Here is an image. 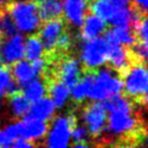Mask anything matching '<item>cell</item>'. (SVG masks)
Wrapping results in <instances>:
<instances>
[{
  "instance_id": "cell-1",
  "label": "cell",
  "mask_w": 148,
  "mask_h": 148,
  "mask_svg": "<svg viewBox=\"0 0 148 148\" xmlns=\"http://www.w3.org/2000/svg\"><path fill=\"white\" fill-rule=\"evenodd\" d=\"M107 116L105 131L111 136L130 134L137 127V119L134 115V106L127 96L117 95L104 101Z\"/></svg>"
},
{
  "instance_id": "cell-2",
  "label": "cell",
  "mask_w": 148,
  "mask_h": 148,
  "mask_svg": "<svg viewBox=\"0 0 148 148\" xmlns=\"http://www.w3.org/2000/svg\"><path fill=\"white\" fill-rule=\"evenodd\" d=\"M123 91V82L116 70L101 67L93 74L88 99L95 102H104L114 96L120 95Z\"/></svg>"
},
{
  "instance_id": "cell-3",
  "label": "cell",
  "mask_w": 148,
  "mask_h": 148,
  "mask_svg": "<svg viewBox=\"0 0 148 148\" xmlns=\"http://www.w3.org/2000/svg\"><path fill=\"white\" fill-rule=\"evenodd\" d=\"M8 14L21 34H35L41 26L38 5L34 0H17L9 3Z\"/></svg>"
},
{
  "instance_id": "cell-4",
  "label": "cell",
  "mask_w": 148,
  "mask_h": 148,
  "mask_svg": "<svg viewBox=\"0 0 148 148\" xmlns=\"http://www.w3.org/2000/svg\"><path fill=\"white\" fill-rule=\"evenodd\" d=\"M123 90L127 97L134 99L138 102L147 104L148 74L145 63L136 62L127 67L122 73Z\"/></svg>"
},
{
  "instance_id": "cell-5",
  "label": "cell",
  "mask_w": 148,
  "mask_h": 148,
  "mask_svg": "<svg viewBox=\"0 0 148 148\" xmlns=\"http://www.w3.org/2000/svg\"><path fill=\"white\" fill-rule=\"evenodd\" d=\"M109 43L103 37L84 40L79 52L80 63L88 70H96L107 63Z\"/></svg>"
},
{
  "instance_id": "cell-6",
  "label": "cell",
  "mask_w": 148,
  "mask_h": 148,
  "mask_svg": "<svg viewBox=\"0 0 148 148\" xmlns=\"http://www.w3.org/2000/svg\"><path fill=\"white\" fill-rule=\"evenodd\" d=\"M76 124L74 115L55 117L45 135V145L50 148L68 147L71 142V131Z\"/></svg>"
},
{
  "instance_id": "cell-7",
  "label": "cell",
  "mask_w": 148,
  "mask_h": 148,
  "mask_svg": "<svg viewBox=\"0 0 148 148\" xmlns=\"http://www.w3.org/2000/svg\"><path fill=\"white\" fill-rule=\"evenodd\" d=\"M82 120L90 135L94 137L101 135L105 131L107 121V111L102 102L94 101L88 105L82 111Z\"/></svg>"
},
{
  "instance_id": "cell-8",
  "label": "cell",
  "mask_w": 148,
  "mask_h": 148,
  "mask_svg": "<svg viewBox=\"0 0 148 148\" xmlns=\"http://www.w3.org/2000/svg\"><path fill=\"white\" fill-rule=\"evenodd\" d=\"M24 40L21 33L0 39V60L2 64L13 65L24 58Z\"/></svg>"
},
{
  "instance_id": "cell-9",
  "label": "cell",
  "mask_w": 148,
  "mask_h": 148,
  "mask_svg": "<svg viewBox=\"0 0 148 148\" xmlns=\"http://www.w3.org/2000/svg\"><path fill=\"white\" fill-rule=\"evenodd\" d=\"M39 38L41 39L45 51H53L56 49V42L60 36L65 32V22L61 17L45 21L39 27Z\"/></svg>"
},
{
  "instance_id": "cell-10",
  "label": "cell",
  "mask_w": 148,
  "mask_h": 148,
  "mask_svg": "<svg viewBox=\"0 0 148 148\" xmlns=\"http://www.w3.org/2000/svg\"><path fill=\"white\" fill-rule=\"evenodd\" d=\"M17 127H18V136L35 144L45 138L49 125L45 121L24 117L22 121L17 122Z\"/></svg>"
},
{
  "instance_id": "cell-11",
  "label": "cell",
  "mask_w": 148,
  "mask_h": 148,
  "mask_svg": "<svg viewBox=\"0 0 148 148\" xmlns=\"http://www.w3.org/2000/svg\"><path fill=\"white\" fill-rule=\"evenodd\" d=\"M63 15L73 27H80L89 9V0H63Z\"/></svg>"
},
{
  "instance_id": "cell-12",
  "label": "cell",
  "mask_w": 148,
  "mask_h": 148,
  "mask_svg": "<svg viewBox=\"0 0 148 148\" xmlns=\"http://www.w3.org/2000/svg\"><path fill=\"white\" fill-rule=\"evenodd\" d=\"M82 74V67L79 60L75 58H67L61 61L58 65V80L65 83L68 88H71L78 81Z\"/></svg>"
},
{
  "instance_id": "cell-13",
  "label": "cell",
  "mask_w": 148,
  "mask_h": 148,
  "mask_svg": "<svg viewBox=\"0 0 148 148\" xmlns=\"http://www.w3.org/2000/svg\"><path fill=\"white\" fill-rule=\"evenodd\" d=\"M80 36L83 40H90L102 36L107 29V22L94 13L86 14L81 24Z\"/></svg>"
},
{
  "instance_id": "cell-14",
  "label": "cell",
  "mask_w": 148,
  "mask_h": 148,
  "mask_svg": "<svg viewBox=\"0 0 148 148\" xmlns=\"http://www.w3.org/2000/svg\"><path fill=\"white\" fill-rule=\"evenodd\" d=\"M105 39L109 45H120L132 47L136 42V36L131 26H114L105 32Z\"/></svg>"
},
{
  "instance_id": "cell-15",
  "label": "cell",
  "mask_w": 148,
  "mask_h": 148,
  "mask_svg": "<svg viewBox=\"0 0 148 148\" xmlns=\"http://www.w3.org/2000/svg\"><path fill=\"white\" fill-rule=\"evenodd\" d=\"M132 55L125 47L120 45H109L107 61L109 62L111 68L117 73H123L131 64Z\"/></svg>"
},
{
  "instance_id": "cell-16",
  "label": "cell",
  "mask_w": 148,
  "mask_h": 148,
  "mask_svg": "<svg viewBox=\"0 0 148 148\" xmlns=\"http://www.w3.org/2000/svg\"><path fill=\"white\" fill-rule=\"evenodd\" d=\"M56 107L49 97H42L35 103L30 104L29 110L25 117L33 118V119L41 120V121H49L54 117L56 111Z\"/></svg>"
},
{
  "instance_id": "cell-17",
  "label": "cell",
  "mask_w": 148,
  "mask_h": 148,
  "mask_svg": "<svg viewBox=\"0 0 148 148\" xmlns=\"http://www.w3.org/2000/svg\"><path fill=\"white\" fill-rule=\"evenodd\" d=\"M11 74H12L15 82L21 88L26 86L27 83H29L37 77V75L35 74L33 69L32 63L29 61H23V60L13 64Z\"/></svg>"
},
{
  "instance_id": "cell-18",
  "label": "cell",
  "mask_w": 148,
  "mask_h": 148,
  "mask_svg": "<svg viewBox=\"0 0 148 148\" xmlns=\"http://www.w3.org/2000/svg\"><path fill=\"white\" fill-rule=\"evenodd\" d=\"M48 93L56 108H62L70 99V89L61 80H53L49 83Z\"/></svg>"
},
{
  "instance_id": "cell-19",
  "label": "cell",
  "mask_w": 148,
  "mask_h": 148,
  "mask_svg": "<svg viewBox=\"0 0 148 148\" xmlns=\"http://www.w3.org/2000/svg\"><path fill=\"white\" fill-rule=\"evenodd\" d=\"M94 70H89L83 77H80L77 82L70 88V97L76 103H81L88 99L90 88L93 81Z\"/></svg>"
},
{
  "instance_id": "cell-20",
  "label": "cell",
  "mask_w": 148,
  "mask_h": 148,
  "mask_svg": "<svg viewBox=\"0 0 148 148\" xmlns=\"http://www.w3.org/2000/svg\"><path fill=\"white\" fill-rule=\"evenodd\" d=\"M45 51L43 43L37 35L30 34L29 37L24 40V58H26V60L29 62L42 58Z\"/></svg>"
},
{
  "instance_id": "cell-21",
  "label": "cell",
  "mask_w": 148,
  "mask_h": 148,
  "mask_svg": "<svg viewBox=\"0 0 148 148\" xmlns=\"http://www.w3.org/2000/svg\"><path fill=\"white\" fill-rule=\"evenodd\" d=\"M41 21H50L61 17L63 13V5L61 0H42L38 7Z\"/></svg>"
},
{
  "instance_id": "cell-22",
  "label": "cell",
  "mask_w": 148,
  "mask_h": 148,
  "mask_svg": "<svg viewBox=\"0 0 148 148\" xmlns=\"http://www.w3.org/2000/svg\"><path fill=\"white\" fill-rule=\"evenodd\" d=\"M23 88H24L23 94L30 102V104L41 99L48 93V86L45 81H42L41 79H38L37 77Z\"/></svg>"
},
{
  "instance_id": "cell-23",
  "label": "cell",
  "mask_w": 148,
  "mask_h": 148,
  "mask_svg": "<svg viewBox=\"0 0 148 148\" xmlns=\"http://www.w3.org/2000/svg\"><path fill=\"white\" fill-rule=\"evenodd\" d=\"M118 7L119 5H116L110 0H92V2L89 3L91 12L99 15L108 23L112 18Z\"/></svg>"
},
{
  "instance_id": "cell-24",
  "label": "cell",
  "mask_w": 148,
  "mask_h": 148,
  "mask_svg": "<svg viewBox=\"0 0 148 148\" xmlns=\"http://www.w3.org/2000/svg\"><path fill=\"white\" fill-rule=\"evenodd\" d=\"M29 107H30V102L25 97L24 94L16 92L14 94L10 95L9 109H10L13 117L24 118L28 112Z\"/></svg>"
},
{
  "instance_id": "cell-25",
  "label": "cell",
  "mask_w": 148,
  "mask_h": 148,
  "mask_svg": "<svg viewBox=\"0 0 148 148\" xmlns=\"http://www.w3.org/2000/svg\"><path fill=\"white\" fill-rule=\"evenodd\" d=\"M18 84L15 82L11 71L5 68H0V99L10 96L18 92Z\"/></svg>"
},
{
  "instance_id": "cell-26",
  "label": "cell",
  "mask_w": 148,
  "mask_h": 148,
  "mask_svg": "<svg viewBox=\"0 0 148 148\" xmlns=\"http://www.w3.org/2000/svg\"><path fill=\"white\" fill-rule=\"evenodd\" d=\"M90 137V133L86 125H76L71 131V140L74 142V146L76 148L88 147V140Z\"/></svg>"
},
{
  "instance_id": "cell-27",
  "label": "cell",
  "mask_w": 148,
  "mask_h": 148,
  "mask_svg": "<svg viewBox=\"0 0 148 148\" xmlns=\"http://www.w3.org/2000/svg\"><path fill=\"white\" fill-rule=\"evenodd\" d=\"M134 27V34L136 36V39L140 41L147 42L148 33H147V18L145 15H140L133 23Z\"/></svg>"
},
{
  "instance_id": "cell-28",
  "label": "cell",
  "mask_w": 148,
  "mask_h": 148,
  "mask_svg": "<svg viewBox=\"0 0 148 148\" xmlns=\"http://www.w3.org/2000/svg\"><path fill=\"white\" fill-rule=\"evenodd\" d=\"M16 33V27L8 13L0 15V39Z\"/></svg>"
},
{
  "instance_id": "cell-29",
  "label": "cell",
  "mask_w": 148,
  "mask_h": 148,
  "mask_svg": "<svg viewBox=\"0 0 148 148\" xmlns=\"http://www.w3.org/2000/svg\"><path fill=\"white\" fill-rule=\"evenodd\" d=\"M147 42L140 41L136 40V42L132 45V53L131 55L134 58L136 62L145 63L147 61V55H148V50H147Z\"/></svg>"
},
{
  "instance_id": "cell-30",
  "label": "cell",
  "mask_w": 148,
  "mask_h": 148,
  "mask_svg": "<svg viewBox=\"0 0 148 148\" xmlns=\"http://www.w3.org/2000/svg\"><path fill=\"white\" fill-rule=\"evenodd\" d=\"M71 45H73V37H71V35L64 32V33L60 36L58 42H56V48H58V50L66 51V50L70 49Z\"/></svg>"
},
{
  "instance_id": "cell-31",
  "label": "cell",
  "mask_w": 148,
  "mask_h": 148,
  "mask_svg": "<svg viewBox=\"0 0 148 148\" xmlns=\"http://www.w3.org/2000/svg\"><path fill=\"white\" fill-rule=\"evenodd\" d=\"M30 63H32L33 69L35 71V74L37 75V77L45 73V68H47V61L43 58V56L40 58H37V60H35Z\"/></svg>"
},
{
  "instance_id": "cell-32",
  "label": "cell",
  "mask_w": 148,
  "mask_h": 148,
  "mask_svg": "<svg viewBox=\"0 0 148 148\" xmlns=\"http://www.w3.org/2000/svg\"><path fill=\"white\" fill-rule=\"evenodd\" d=\"M11 147H14V148H32L34 147V144L32 142H29V140H25L21 136H17L15 140L12 142V144H11Z\"/></svg>"
},
{
  "instance_id": "cell-33",
  "label": "cell",
  "mask_w": 148,
  "mask_h": 148,
  "mask_svg": "<svg viewBox=\"0 0 148 148\" xmlns=\"http://www.w3.org/2000/svg\"><path fill=\"white\" fill-rule=\"evenodd\" d=\"M136 11L145 15L147 12V0H130Z\"/></svg>"
},
{
  "instance_id": "cell-34",
  "label": "cell",
  "mask_w": 148,
  "mask_h": 148,
  "mask_svg": "<svg viewBox=\"0 0 148 148\" xmlns=\"http://www.w3.org/2000/svg\"><path fill=\"white\" fill-rule=\"evenodd\" d=\"M4 132L8 134V136L11 138L12 140H14L18 136V127H17V122L15 123H11L8 124L7 127L3 129Z\"/></svg>"
},
{
  "instance_id": "cell-35",
  "label": "cell",
  "mask_w": 148,
  "mask_h": 148,
  "mask_svg": "<svg viewBox=\"0 0 148 148\" xmlns=\"http://www.w3.org/2000/svg\"><path fill=\"white\" fill-rule=\"evenodd\" d=\"M13 140L8 136L4 130H0V148L1 147H10Z\"/></svg>"
},
{
  "instance_id": "cell-36",
  "label": "cell",
  "mask_w": 148,
  "mask_h": 148,
  "mask_svg": "<svg viewBox=\"0 0 148 148\" xmlns=\"http://www.w3.org/2000/svg\"><path fill=\"white\" fill-rule=\"evenodd\" d=\"M112 3H115L116 5H119V7H122V5H129L130 3V0H110Z\"/></svg>"
},
{
  "instance_id": "cell-37",
  "label": "cell",
  "mask_w": 148,
  "mask_h": 148,
  "mask_svg": "<svg viewBox=\"0 0 148 148\" xmlns=\"http://www.w3.org/2000/svg\"><path fill=\"white\" fill-rule=\"evenodd\" d=\"M8 0H0V4H3V3H5Z\"/></svg>"
},
{
  "instance_id": "cell-38",
  "label": "cell",
  "mask_w": 148,
  "mask_h": 148,
  "mask_svg": "<svg viewBox=\"0 0 148 148\" xmlns=\"http://www.w3.org/2000/svg\"><path fill=\"white\" fill-rule=\"evenodd\" d=\"M1 108H2V103L0 102V111H1Z\"/></svg>"
},
{
  "instance_id": "cell-39",
  "label": "cell",
  "mask_w": 148,
  "mask_h": 148,
  "mask_svg": "<svg viewBox=\"0 0 148 148\" xmlns=\"http://www.w3.org/2000/svg\"><path fill=\"white\" fill-rule=\"evenodd\" d=\"M34 1H36V2H41L42 0H34Z\"/></svg>"
},
{
  "instance_id": "cell-40",
  "label": "cell",
  "mask_w": 148,
  "mask_h": 148,
  "mask_svg": "<svg viewBox=\"0 0 148 148\" xmlns=\"http://www.w3.org/2000/svg\"><path fill=\"white\" fill-rule=\"evenodd\" d=\"M2 67V62H1V60H0V68Z\"/></svg>"
}]
</instances>
